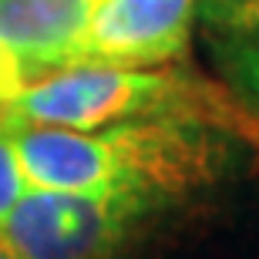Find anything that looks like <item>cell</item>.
<instances>
[{"label": "cell", "mask_w": 259, "mask_h": 259, "mask_svg": "<svg viewBox=\"0 0 259 259\" xmlns=\"http://www.w3.org/2000/svg\"><path fill=\"white\" fill-rule=\"evenodd\" d=\"M10 132L34 189L121 192L165 212L215 192L239 168L242 152H256L229 132L168 118L121 121L98 132L10 121Z\"/></svg>", "instance_id": "cell-1"}, {"label": "cell", "mask_w": 259, "mask_h": 259, "mask_svg": "<svg viewBox=\"0 0 259 259\" xmlns=\"http://www.w3.org/2000/svg\"><path fill=\"white\" fill-rule=\"evenodd\" d=\"M14 125L98 132L121 121H195L236 135L259 152V111L226 81L192 67H108L74 64L34 77L4 108Z\"/></svg>", "instance_id": "cell-2"}, {"label": "cell", "mask_w": 259, "mask_h": 259, "mask_svg": "<svg viewBox=\"0 0 259 259\" xmlns=\"http://www.w3.org/2000/svg\"><path fill=\"white\" fill-rule=\"evenodd\" d=\"M162 215L135 195L30 185L0 222V242L17 259H125Z\"/></svg>", "instance_id": "cell-3"}, {"label": "cell", "mask_w": 259, "mask_h": 259, "mask_svg": "<svg viewBox=\"0 0 259 259\" xmlns=\"http://www.w3.org/2000/svg\"><path fill=\"white\" fill-rule=\"evenodd\" d=\"M202 0H98L77 64L158 67L185 58Z\"/></svg>", "instance_id": "cell-4"}, {"label": "cell", "mask_w": 259, "mask_h": 259, "mask_svg": "<svg viewBox=\"0 0 259 259\" xmlns=\"http://www.w3.org/2000/svg\"><path fill=\"white\" fill-rule=\"evenodd\" d=\"M98 0H0V44L24 81L77 64V48Z\"/></svg>", "instance_id": "cell-5"}, {"label": "cell", "mask_w": 259, "mask_h": 259, "mask_svg": "<svg viewBox=\"0 0 259 259\" xmlns=\"http://www.w3.org/2000/svg\"><path fill=\"white\" fill-rule=\"evenodd\" d=\"M209 58L219 77L259 111V34H212Z\"/></svg>", "instance_id": "cell-6"}, {"label": "cell", "mask_w": 259, "mask_h": 259, "mask_svg": "<svg viewBox=\"0 0 259 259\" xmlns=\"http://www.w3.org/2000/svg\"><path fill=\"white\" fill-rule=\"evenodd\" d=\"M199 20L212 34H259V0H202Z\"/></svg>", "instance_id": "cell-7"}, {"label": "cell", "mask_w": 259, "mask_h": 259, "mask_svg": "<svg viewBox=\"0 0 259 259\" xmlns=\"http://www.w3.org/2000/svg\"><path fill=\"white\" fill-rule=\"evenodd\" d=\"M27 175L20 168L17 148H14V132H10V121L0 111V222L10 215V209L20 202V195L27 192Z\"/></svg>", "instance_id": "cell-8"}, {"label": "cell", "mask_w": 259, "mask_h": 259, "mask_svg": "<svg viewBox=\"0 0 259 259\" xmlns=\"http://www.w3.org/2000/svg\"><path fill=\"white\" fill-rule=\"evenodd\" d=\"M24 84H27V81H24V71H20L17 58L0 44V111L14 101V95H17Z\"/></svg>", "instance_id": "cell-9"}, {"label": "cell", "mask_w": 259, "mask_h": 259, "mask_svg": "<svg viewBox=\"0 0 259 259\" xmlns=\"http://www.w3.org/2000/svg\"><path fill=\"white\" fill-rule=\"evenodd\" d=\"M0 259H17V256H14V252H10L7 246H4V242H0Z\"/></svg>", "instance_id": "cell-10"}]
</instances>
